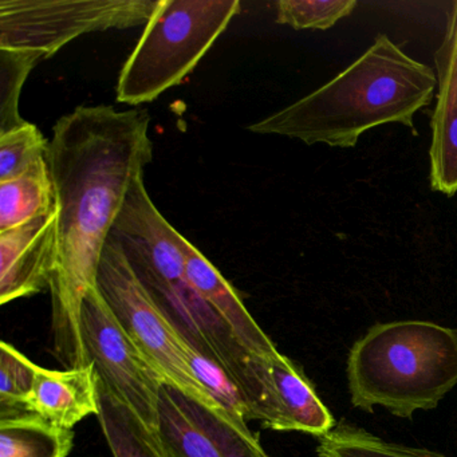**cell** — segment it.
I'll return each mask as SVG.
<instances>
[{
    "instance_id": "4fadbf2b",
    "label": "cell",
    "mask_w": 457,
    "mask_h": 457,
    "mask_svg": "<svg viewBox=\"0 0 457 457\" xmlns=\"http://www.w3.org/2000/svg\"><path fill=\"white\" fill-rule=\"evenodd\" d=\"M29 411L65 429H73L92 414L98 416L100 387L93 365L65 370L38 366Z\"/></svg>"
},
{
    "instance_id": "7a4b0ae2",
    "label": "cell",
    "mask_w": 457,
    "mask_h": 457,
    "mask_svg": "<svg viewBox=\"0 0 457 457\" xmlns=\"http://www.w3.org/2000/svg\"><path fill=\"white\" fill-rule=\"evenodd\" d=\"M436 87L432 68L379 34L330 82L247 129L342 149L354 148L363 133L384 124H401L417 135L414 116L430 105Z\"/></svg>"
},
{
    "instance_id": "ba28073f",
    "label": "cell",
    "mask_w": 457,
    "mask_h": 457,
    "mask_svg": "<svg viewBox=\"0 0 457 457\" xmlns=\"http://www.w3.org/2000/svg\"><path fill=\"white\" fill-rule=\"evenodd\" d=\"M81 338L100 384L157 430L164 376L125 333L98 287L90 288L82 302Z\"/></svg>"
},
{
    "instance_id": "9c48e42d",
    "label": "cell",
    "mask_w": 457,
    "mask_h": 457,
    "mask_svg": "<svg viewBox=\"0 0 457 457\" xmlns=\"http://www.w3.org/2000/svg\"><path fill=\"white\" fill-rule=\"evenodd\" d=\"M157 433L173 457H270L253 432L170 382L160 389Z\"/></svg>"
},
{
    "instance_id": "ffe728a7",
    "label": "cell",
    "mask_w": 457,
    "mask_h": 457,
    "mask_svg": "<svg viewBox=\"0 0 457 457\" xmlns=\"http://www.w3.org/2000/svg\"><path fill=\"white\" fill-rule=\"evenodd\" d=\"M44 60L38 52L0 49V135L28 122L20 113L21 93L31 71Z\"/></svg>"
},
{
    "instance_id": "5bb4252c",
    "label": "cell",
    "mask_w": 457,
    "mask_h": 457,
    "mask_svg": "<svg viewBox=\"0 0 457 457\" xmlns=\"http://www.w3.org/2000/svg\"><path fill=\"white\" fill-rule=\"evenodd\" d=\"M187 274L197 293L228 326L245 349L255 355L269 357L279 352L270 337L262 330L235 288L219 270L186 237L183 239Z\"/></svg>"
},
{
    "instance_id": "2e32d148",
    "label": "cell",
    "mask_w": 457,
    "mask_h": 457,
    "mask_svg": "<svg viewBox=\"0 0 457 457\" xmlns=\"http://www.w3.org/2000/svg\"><path fill=\"white\" fill-rule=\"evenodd\" d=\"M73 429L55 427L37 414L0 417V457H68Z\"/></svg>"
},
{
    "instance_id": "7402d4cb",
    "label": "cell",
    "mask_w": 457,
    "mask_h": 457,
    "mask_svg": "<svg viewBox=\"0 0 457 457\" xmlns=\"http://www.w3.org/2000/svg\"><path fill=\"white\" fill-rule=\"evenodd\" d=\"M49 141L36 124L26 122L0 135V183L29 172L46 160Z\"/></svg>"
},
{
    "instance_id": "277c9868",
    "label": "cell",
    "mask_w": 457,
    "mask_h": 457,
    "mask_svg": "<svg viewBox=\"0 0 457 457\" xmlns=\"http://www.w3.org/2000/svg\"><path fill=\"white\" fill-rule=\"evenodd\" d=\"M346 374L350 401L361 411L381 406L400 419L432 411L457 386V328L377 323L350 349Z\"/></svg>"
},
{
    "instance_id": "d6986e66",
    "label": "cell",
    "mask_w": 457,
    "mask_h": 457,
    "mask_svg": "<svg viewBox=\"0 0 457 457\" xmlns=\"http://www.w3.org/2000/svg\"><path fill=\"white\" fill-rule=\"evenodd\" d=\"M318 457H443L429 449L390 443L362 428L338 424L318 438Z\"/></svg>"
},
{
    "instance_id": "52a82bcc",
    "label": "cell",
    "mask_w": 457,
    "mask_h": 457,
    "mask_svg": "<svg viewBox=\"0 0 457 457\" xmlns=\"http://www.w3.org/2000/svg\"><path fill=\"white\" fill-rule=\"evenodd\" d=\"M97 287L125 333L156 366L165 382L216 409L192 374L184 342L144 290L121 247L112 237L98 267Z\"/></svg>"
},
{
    "instance_id": "ac0fdd59",
    "label": "cell",
    "mask_w": 457,
    "mask_h": 457,
    "mask_svg": "<svg viewBox=\"0 0 457 457\" xmlns=\"http://www.w3.org/2000/svg\"><path fill=\"white\" fill-rule=\"evenodd\" d=\"M184 353L192 374L210 395L216 409L232 424L245 432L251 433L248 427V422L253 421L250 405L235 379L219 363L200 354L188 345L184 344Z\"/></svg>"
},
{
    "instance_id": "7c38bea8",
    "label": "cell",
    "mask_w": 457,
    "mask_h": 457,
    "mask_svg": "<svg viewBox=\"0 0 457 457\" xmlns=\"http://www.w3.org/2000/svg\"><path fill=\"white\" fill-rule=\"evenodd\" d=\"M435 62L437 100L430 121V188L452 197L457 194V2L449 10Z\"/></svg>"
},
{
    "instance_id": "e0dca14e",
    "label": "cell",
    "mask_w": 457,
    "mask_h": 457,
    "mask_svg": "<svg viewBox=\"0 0 457 457\" xmlns=\"http://www.w3.org/2000/svg\"><path fill=\"white\" fill-rule=\"evenodd\" d=\"M57 208L46 160L18 178L0 183V231L20 226Z\"/></svg>"
},
{
    "instance_id": "8fae6325",
    "label": "cell",
    "mask_w": 457,
    "mask_h": 457,
    "mask_svg": "<svg viewBox=\"0 0 457 457\" xmlns=\"http://www.w3.org/2000/svg\"><path fill=\"white\" fill-rule=\"evenodd\" d=\"M58 208L0 231V303L50 290L57 263Z\"/></svg>"
},
{
    "instance_id": "8992f818",
    "label": "cell",
    "mask_w": 457,
    "mask_h": 457,
    "mask_svg": "<svg viewBox=\"0 0 457 457\" xmlns=\"http://www.w3.org/2000/svg\"><path fill=\"white\" fill-rule=\"evenodd\" d=\"M160 0H2L0 49L38 52L46 60L90 33L146 25Z\"/></svg>"
},
{
    "instance_id": "3957f363",
    "label": "cell",
    "mask_w": 457,
    "mask_h": 457,
    "mask_svg": "<svg viewBox=\"0 0 457 457\" xmlns=\"http://www.w3.org/2000/svg\"><path fill=\"white\" fill-rule=\"evenodd\" d=\"M111 237L133 272L184 344L215 361L235 379L261 421L263 387L256 358L197 293L187 274L183 235L162 215L146 191L144 173L136 176Z\"/></svg>"
},
{
    "instance_id": "6da1fadb",
    "label": "cell",
    "mask_w": 457,
    "mask_h": 457,
    "mask_svg": "<svg viewBox=\"0 0 457 457\" xmlns=\"http://www.w3.org/2000/svg\"><path fill=\"white\" fill-rule=\"evenodd\" d=\"M146 111L79 106L53 128L46 154L58 208L57 263L50 285L52 346L65 369L89 366L81 307L136 176L154 159Z\"/></svg>"
},
{
    "instance_id": "603a6c76",
    "label": "cell",
    "mask_w": 457,
    "mask_h": 457,
    "mask_svg": "<svg viewBox=\"0 0 457 457\" xmlns=\"http://www.w3.org/2000/svg\"><path fill=\"white\" fill-rule=\"evenodd\" d=\"M355 7V0H280L277 4V22L295 30H328L338 21L349 17Z\"/></svg>"
},
{
    "instance_id": "5b68a950",
    "label": "cell",
    "mask_w": 457,
    "mask_h": 457,
    "mask_svg": "<svg viewBox=\"0 0 457 457\" xmlns=\"http://www.w3.org/2000/svg\"><path fill=\"white\" fill-rule=\"evenodd\" d=\"M240 0H160L116 87L120 104L154 103L180 85L210 52L231 21Z\"/></svg>"
},
{
    "instance_id": "9a60e30c",
    "label": "cell",
    "mask_w": 457,
    "mask_h": 457,
    "mask_svg": "<svg viewBox=\"0 0 457 457\" xmlns=\"http://www.w3.org/2000/svg\"><path fill=\"white\" fill-rule=\"evenodd\" d=\"M100 421L104 437L113 457H173L157 430L141 421L98 381Z\"/></svg>"
},
{
    "instance_id": "30bf717a",
    "label": "cell",
    "mask_w": 457,
    "mask_h": 457,
    "mask_svg": "<svg viewBox=\"0 0 457 457\" xmlns=\"http://www.w3.org/2000/svg\"><path fill=\"white\" fill-rule=\"evenodd\" d=\"M263 387L262 427L280 432H302L320 438L336 427V420L303 371L282 353L256 361Z\"/></svg>"
},
{
    "instance_id": "44dd1931",
    "label": "cell",
    "mask_w": 457,
    "mask_h": 457,
    "mask_svg": "<svg viewBox=\"0 0 457 457\" xmlns=\"http://www.w3.org/2000/svg\"><path fill=\"white\" fill-rule=\"evenodd\" d=\"M37 369L38 365L12 344H0V417L29 411Z\"/></svg>"
}]
</instances>
